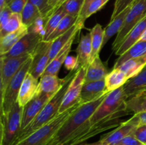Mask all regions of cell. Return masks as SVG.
Instances as JSON below:
<instances>
[{
  "label": "cell",
  "instance_id": "cell-7",
  "mask_svg": "<svg viewBox=\"0 0 146 145\" xmlns=\"http://www.w3.org/2000/svg\"><path fill=\"white\" fill-rule=\"evenodd\" d=\"M31 61H32V55L23 64L18 72L13 77L7 86L4 94L1 97V114L2 115L8 113L13 105L17 102V98H18L20 88L26 75L29 71Z\"/></svg>",
  "mask_w": 146,
  "mask_h": 145
},
{
  "label": "cell",
  "instance_id": "cell-29",
  "mask_svg": "<svg viewBox=\"0 0 146 145\" xmlns=\"http://www.w3.org/2000/svg\"><path fill=\"white\" fill-rule=\"evenodd\" d=\"M128 80V78L123 71L119 68H113L105 78L106 89L109 92L115 90L121 87L124 86Z\"/></svg>",
  "mask_w": 146,
  "mask_h": 145
},
{
  "label": "cell",
  "instance_id": "cell-52",
  "mask_svg": "<svg viewBox=\"0 0 146 145\" xmlns=\"http://www.w3.org/2000/svg\"><path fill=\"white\" fill-rule=\"evenodd\" d=\"M136 1H137V0H136Z\"/></svg>",
  "mask_w": 146,
  "mask_h": 145
},
{
  "label": "cell",
  "instance_id": "cell-25",
  "mask_svg": "<svg viewBox=\"0 0 146 145\" xmlns=\"http://www.w3.org/2000/svg\"><path fill=\"white\" fill-rule=\"evenodd\" d=\"M28 32L29 28L24 25L17 31L7 34L4 37L0 38V54L4 55L8 53L14 47V45Z\"/></svg>",
  "mask_w": 146,
  "mask_h": 145
},
{
  "label": "cell",
  "instance_id": "cell-14",
  "mask_svg": "<svg viewBox=\"0 0 146 145\" xmlns=\"http://www.w3.org/2000/svg\"><path fill=\"white\" fill-rule=\"evenodd\" d=\"M52 98L53 97L44 94H36L34 98L24 107L21 131L27 128L33 122Z\"/></svg>",
  "mask_w": 146,
  "mask_h": 145
},
{
  "label": "cell",
  "instance_id": "cell-24",
  "mask_svg": "<svg viewBox=\"0 0 146 145\" xmlns=\"http://www.w3.org/2000/svg\"><path fill=\"white\" fill-rule=\"evenodd\" d=\"M146 55V41L140 40L117 59L113 68H118L127 61Z\"/></svg>",
  "mask_w": 146,
  "mask_h": 145
},
{
  "label": "cell",
  "instance_id": "cell-3",
  "mask_svg": "<svg viewBox=\"0 0 146 145\" xmlns=\"http://www.w3.org/2000/svg\"><path fill=\"white\" fill-rule=\"evenodd\" d=\"M129 113L131 112L128 109H123L106 117L95 123L91 124L88 120L71 136L64 145H79L98 134L118 127L123 122L121 118Z\"/></svg>",
  "mask_w": 146,
  "mask_h": 145
},
{
  "label": "cell",
  "instance_id": "cell-11",
  "mask_svg": "<svg viewBox=\"0 0 146 145\" xmlns=\"http://www.w3.org/2000/svg\"><path fill=\"white\" fill-rule=\"evenodd\" d=\"M41 41L42 34L41 33L29 28V32L24 35L8 53L1 55L7 58H12L31 55Z\"/></svg>",
  "mask_w": 146,
  "mask_h": 145
},
{
  "label": "cell",
  "instance_id": "cell-45",
  "mask_svg": "<svg viewBox=\"0 0 146 145\" xmlns=\"http://www.w3.org/2000/svg\"><path fill=\"white\" fill-rule=\"evenodd\" d=\"M134 115H136V116L138 117L140 125H144V124L146 125V111L138 114H134Z\"/></svg>",
  "mask_w": 146,
  "mask_h": 145
},
{
  "label": "cell",
  "instance_id": "cell-44",
  "mask_svg": "<svg viewBox=\"0 0 146 145\" xmlns=\"http://www.w3.org/2000/svg\"><path fill=\"white\" fill-rule=\"evenodd\" d=\"M66 0H48V6L53 12L59 8Z\"/></svg>",
  "mask_w": 146,
  "mask_h": 145
},
{
  "label": "cell",
  "instance_id": "cell-42",
  "mask_svg": "<svg viewBox=\"0 0 146 145\" xmlns=\"http://www.w3.org/2000/svg\"><path fill=\"white\" fill-rule=\"evenodd\" d=\"M12 11L10 10L8 6H6L5 7L0 10V28H2L6 24L7 21L9 18L10 16L12 14Z\"/></svg>",
  "mask_w": 146,
  "mask_h": 145
},
{
  "label": "cell",
  "instance_id": "cell-28",
  "mask_svg": "<svg viewBox=\"0 0 146 145\" xmlns=\"http://www.w3.org/2000/svg\"><path fill=\"white\" fill-rule=\"evenodd\" d=\"M66 14L65 11L63 9L62 7H60L59 8L57 9L52 14L49 16V18L47 20L45 26L43 29V37H42V41H46L48 39V37L51 35L53 32L55 31L56 27L59 24L60 21L62 20Z\"/></svg>",
  "mask_w": 146,
  "mask_h": 145
},
{
  "label": "cell",
  "instance_id": "cell-4",
  "mask_svg": "<svg viewBox=\"0 0 146 145\" xmlns=\"http://www.w3.org/2000/svg\"><path fill=\"white\" fill-rule=\"evenodd\" d=\"M81 104L69 108L63 113L58 114L49 122L40 127L21 142L14 145H44L57 132L64 122L80 106Z\"/></svg>",
  "mask_w": 146,
  "mask_h": 145
},
{
  "label": "cell",
  "instance_id": "cell-12",
  "mask_svg": "<svg viewBox=\"0 0 146 145\" xmlns=\"http://www.w3.org/2000/svg\"><path fill=\"white\" fill-rule=\"evenodd\" d=\"M51 46V42L41 41L32 53V61L29 72L36 79L41 78L49 63Z\"/></svg>",
  "mask_w": 146,
  "mask_h": 145
},
{
  "label": "cell",
  "instance_id": "cell-10",
  "mask_svg": "<svg viewBox=\"0 0 146 145\" xmlns=\"http://www.w3.org/2000/svg\"><path fill=\"white\" fill-rule=\"evenodd\" d=\"M31 55L12 57V58H7L1 55V59H0L1 97L4 94V92L13 77L15 75L23 64L30 58Z\"/></svg>",
  "mask_w": 146,
  "mask_h": 145
},
{
  "label": "cell",
  "instance_id": "cell-2",
  "mask_svg": "<svg viewBox=\"0 0 146 145\" xmlns=\"http://www.w3.org/2000/svg\"><path fill=\"white\" fill-rule=\"evenodd\" d=\"M77 71H78V69L70 71L69 73L66 75V80L64 86L48 101V103L41 109V112L37 115L36 117L33 120V122L27 128H25L19 132L15 142L13 145L16 144L18 142H21V140L25 139L26 137L29 136L31 134H32L36 130H37L40 127L49 122L51 119H54L55 117H56L58 115V111H59L60 107L62 103L67 89H68L71 80L75 76Z\"/></svg>",
  "mask_w": 146,
  "mask_h": 145
},
{
  "label": "cell",
  "instance_id": "cell-26",
  "mask_svg": "<svg viewBox=\"0 0 146 145\" xmlns=\"http://www.w3.org/2000/svg\"><path fill=\"white\" fill-rule=\"evenodd\" d=\"M146 65V55L127 61L119 67L128 80L134 78L143 71Z\"/></svg>",
  "mask_w": 146,
  "mask_h": 145
},
{
  "label": "cell",
  "instance_id": "cell-48",
  "mask_svg": "<svg viewBox=\"0 0 146 145\" xmlns=\"http://www.w3.org/2000/svg\"><path fill=\"white\" fill-rule=\"evenodd\" d=\"M79 145H100L99 142H94V143H82Z\"/></svg>",
  "mask_w": 146,
  "mask_h": 145
},
{
  "label": "cell",
  "instance_id": "cell-8",
  "mask_svg": "<svg viewBox=\"0 0 146 145\" xmlns=\"http://www.w3.org/2000/svg\"><path fill=\"white\" fill-rule=\"evenodd\" d=\"M146 16V0H137L134 2L125 18V22L113 44V50L118 49L124 38L130 31Z\"/></svg>",
  "mask_w": 146,
  "mask_h": 145
},
{
  "label": "cell",
  "instance_id": "cell-17",
  "mask_svg": "<svg viewBox=\"0 0 146 145\" xmlns=\"http://www.w3.org/2000/svg\"><path fill=\"white\" fill-rule=\"evenodd\" d=\"M38 80L28 72L23 81L20 88L17 98V102L21 107H24L29 101L34 98L38 88Z\"/></svg>",
  "mask_w": 146,
  "mask_h": 145
},
{
  "label": "cell",
  "instance_id": "cell-1",
  "mask_svg": "<svg viewBox=\"0 0 146 145\" xmlns=\"http://www.w3.org/2000/svg\"><path fill=\"white\" fill-rule=\"evenodd\" d=\"M108 93L102 95L98 99L80 105V106L73 112L67 119L64 125L57 131L51 139L44 145H64L73 134L89 120L97 108L99 107Z\"/></svg>",
  "mask_w": 146,
  "mask_h": 145
},
{
  "label": "cell",
  "instance_id": "cell-40",
  "mask_svg": "<svg viewBox=\"0 0 146 145\" xmlns=\"http://www.w3.org/2000/svg\"><path fill=\"white\" fill-rule=\"evenodd\" d=\"M29 0H11L7 6L13 13L21 14Z\"/></svg>",
  "mask_w": 146,
  "mask_h": 145
},
{
  "label": "cell",
  "instance_id": "cell-31",
  "mask_svg": "<svg viewBox=\"0 0 146 145\" xmlns=\"http://www.w3.org/2000/svg\"><path fill=\"white\" fill-rule=\"evenodd\" d=\"M126 108L130 112L138 114L146 111V90L140 91L126 101Z\"/></svg>",
  "mask_w": 146,
  "mask_h": 145
},
{
  "label": "cell",
  "instance_id": "cell-6",
  "mask_svg": "<svg viewBox=\"0 0 146 145\" xmlns=\"http://www.w3.org/2000/svg\"><path fill=\"white\" fill-rule=\"evenodd\" d=\"M127 100L128 98L125 93L123 86L108 92L105 99L88 120L89 123H95L106 117L116 113L119 111L127 109Z\"/></svg>",
  "mask_w": 146,
  "mask_h": 145
},
{
  "label": "cell",
  "instance_id": "cell-43",
  "mask_svg": "<svg viewBox=\"0 0 146 145\" xmlns=\"http://www.w3.org/2000/svg\"><path fill=\"white\" fill-rule=\"evenodd\" d=\"M64 65L68 71H72L77 70L78 68V63H77L76 57L68 56L64 62Z\"/></svg>",
  "mask_w": 146,
  "mask_h": 145
},
{
  "label": "cell",
  "instance_id": "cell-13",
  "mask_svg": "<svg viewBox=\"0 0 146 145\" xmlns=\"http://www.w3.org/2000/svg\"><path fill=\"white\" fill-rule=\"evenodd\" d=\"M140 125L139 119L136 115H134L131 119L123 121L116 129L106 134L101 137L98 142L100 145H111L117 143L124 137L131 134L134 129Z\"/></svg>",
  "mask_w": 146,
  "mask_h": 145
},
{
  "label": "cell",
  "instance_id": "cell-20",
  "mask_svg": "<svg viewBox=\"0 0 146 145\" xmlns=\"http://www.w3.org/2000/svg\"><path fill=\"white\" fill-rule=\"evenodd\" d=\"M146 30V16L137 24V25L130 31L127 36L124 38L118 49L115 51V54L121 55L133 45L140 41L141 36Z\"/></svg>",
  "mask_w": 146,
  "mask_h": 145
},
{
  "label": "cell",
  "instance_id": "cell-16",
  "mask_svg": "<svg viewBox=\"0 0 146 145\" xmlns=\"http://www.w3.org/2000/svg\"><path fill=\"white\" fill-rule=\"evenodd\" d=\"M66 76L59 78L56 75H43L38 82L36 94H44L54 97L64 86Z\"/></svg>",
  "mask_w": 146,
  "mask_h": 145
},
{
  "label": "cell",
  "instance_id": "cell-51",
  "mask_svg": "<svg viewBox=\"0 0 146 145\" xmlns=\"http://www.w3.org/2000/svg\"><path fill=\"white\" fill-rule=\"evenodd\" d=\"M146 90V87H145V88H143L142 90Z\"/></svg>",
  "mask_w": 146,
  "mask_h": 145
},
{
  "label": "cell",
  "instance_id": "cell-30",
  "mask_svg": "<svg viewBox=\"0 0 146 145\" xmlns=\"http://www.w3.org/2000/svg\"><path fill=\"white\" fill-rule=\"evenodd\" d=\"M91 37V61L99 55V53L103 48V41L104 37V29L101 24H97L90 31Z\"/></svg>",
  "mask_w": 146,
  "mask_h": 145
},
{
  "label": "cell",
  "instance_id": "cell-37",
  "mask_svg": "<svg viewBox=\"0 0 146 145\" xmlns=\"http://www.w3.org/2000/svg\"><path fill=\"white\" fill-rule=\"evenodd\" d=\"M29 1L38 9L42 17L46 20H48L54 13L48 6V0H29Z\"/></svg>",
  "mask_w": 146,
  "mask_h": 145
},
{
  "label": "cell",
  "instance_id": "cell-46",
  "mask_svg": "<svg viewBox=\"0 0 146 145\" xmlns=\"http://www.w3.org/2000/svg\"><path fill=\"white\" fill-rule=\"evenodd\" d=\"M94 0H84V6H83V8H82V10H81V14H80L79 16L78 17H81L83 15H84V14H85L87 8H88V7L89 6V4H91L92 1H94Z\"/></svg>",
  "mask_w": 146,
  "mask_h": 145
},
{
  "label": "cell",
  "instance_id": "cell-22",
  "mask_svg": "<svg viewBox=\"0 0 146 145\" xmlns=\"http://www.w3.org/2000/svg\"><path fill=\"white\" fill-rule=\"evenodd\" d=\"M108 73L109 72L106 66L104 65L98 55L90 63L87 68L85 82L105 80Z\"/></svg>",
  "mask_w": 146,
  "mask_h": 145
},
{
  "label": "cell",
  "instance_id": "cell-15",
  "mask_svg": "<svg viewBox=\"0 0 146 145\" xmlns=\"http://www.w3.org/2000/svg\"><path fill=\"white\" fill-rule=\"evenodd\" d=\"M108 92L109 91L106 89L105 80L85 82L81 90L80 104L83 105L92 102Z\"/></svg>",
  "mask_w": 146,
  "mask_h": 145
},
{
  "label": "cell",
  "instance_id": "cell-27",
  "mask_svg": "<svg viewBox=\"0 0 146 145\" xmlns=\"http://www.w3.org/2000/svg\"><path fill=\"white\" fill-rule=\"evenodd\" d=\"M145 87H146V65L138 75L127 81L124 85L123 89L128 99L142 90Z\"/></svg>",
  "mask_w": 146,
  "mask_h": 145
},
{
  "label": "cell",
  "instance_id": "cell-34",
  "mask_svg": "<svg viewBox=\"0 0 146 145\" xmlns=\"http://www.w3.org/2000/svg\"><path fill=\"white\" fill-rule=\"evenodd\" d=\"M22 26H24V24L22 22L21 14L19 13H12L7 24L0 28V38H3L7 34L17 31Z\"/></svg>",
  "mask_w": 146,
  "mask_h": 145
},
{
  "label": "cell",
  "instance_id": "cell-21",
  "mask_svg": "<svg viewBox=\"0 0 146 145\" xmlns=\"http://www.w3.org/2000/svg\"><path fill=\"white\" fill-rule=\"evenodd\" d=\"M76 36L73 37L68 42V44L58 52V53L48 63V66L46 68L43 75H58L61 67L64 64L66 59L68 56V53L71 49V46L74 43ZM41 75V76H42Z\"/></svg>",
  "mask_w": 146,
  "mask_h": 145
},
{
  "label": "cell",
  "instance_id": "cell-38",
  "mask_svg": "<svg viewBox=\"0 0 146 145\" xmlns=\"http://www.w3.org/2000/svg\"><path fill=\"white\" fill-rule=\"evenodd\" d=\"M135 1L136 0H115L113 11L111 20L117 16L118 14H121L128 7L132 6Z\"/></svg>",
  "mask_w": 146,
  "mask_h": 145
},
{
  "label": "cell",
  "instance_id": "cell-35",
  "mask_svg": "<svg viewBox=\"0 0 146 145\" xmlns=\"http://www.w3.org/2000/svg\"><path fill=\"white\" fill-rule=\"evenodd\" d=\"M84 4V0H66L61 7L66 14L78 17Z\"/></svg>",
  "mask_w": 146,
  "mask_h": 145
},
{
  "label": "cell",
  "instance_id": "cell-36",
  "mask_svg": "<svg viewBox=\"0 0 146 145\" xmlns=\"http://www.w3.org/2000/svg\"><path fill=\"white\" fill-rule=\"evenodd\" d=\"M109 0H94V1H92L89 4L86 11L85 14L81 17H78V18L81 21H82L83 22H85V21L88 17H90L91 15L96 13L99 10H101L106 4V3Z\"/></svg>",
  "mask_w": 146,
  "mask_h": 145
},
{
  "label": "cell",
  "instance_id": "cell-47",
  "mask_svg": "<svg viewBox=\"0 0 146 145\" xmlns=\"http://www.w3.org/2000/svg\"><path fill=\"white\" fill-rule=\"evenodd\" d=\"M6 0H0V10L6 7Z\"/></svg>",
  "mask_w": 146,
  "mask_h": 145
},
{
  "label": "cell",
  "instance_id": "cell-39",
  "mask_svg": "<svg viewBox=\"0 0 146 145\" xmlns=\"http://www.w3.org/2000/svg\"><path fill=\"white\" fill-rule=\"evenodd\" d=\"M131 134L138 141L146 145V125H139L133 130Z\"/></svg>",
  "mask_w": 146,
  "mask_h": 145
},
{
  "label": "cell",
  "instance_id": "cell-41",
  "mask_svg": "<svg viewBox=\"0 0 146 145\" xmlns=\"http://www.w3.org/2000/svg\"><path fill=\"white\" fill-rule=\"evenodd\" d=\"M111 145H145L138 141L133 135L131 134L128 135L127 136L124 137L123 139H121V141L118 142L117 143L113 144Z\"/></svg>",
  "mask_w": 146,
  "mask_h": 145
},
{
  "label": "cell",
  "instance_id": "cell-18",
  "mask_svg": "<svg viewBox=\"0 0 146 145\" xmlns=\"http://www.w3.org/2000/svg\"><path fill=\"white\" fill-rule=\"evenodd\" d=\"M84 22L79 19L78 18L76 23L70 28L68 31L64 33V34L58 36L56 39L53 41L51 42V50H50L49 53V58L50 61L60 51L68 44V41L73 38V37L76 36V34L79 32L81 30V28L84 27Z\"/></svg>",
  "mask_w": 146,
  "mask_h": 145
},
{
  "label": "cell",
  "instance_id": "cell-23",
  "mask_svg": "<svg viewBox=\"0 0 146 145\" xmlns=\"http://www.w3.org/2000/svg\"><path fill=\"white\" fill-rule=\"evenodd\" d=\"M132 6H130L128 8L125 9L123 11L118 14L117 16L111 20V22L109 23L108 26L106 27L104 29V41H103V47L107 44L108 41L115 34H118L119 31L122 28L125 22V18L129 12Z\"/></svg>",
  "mask_w": 146,
  "mask_h": 145
},
{
  "label": "cell",
  "instance_id": "cell-50",
  "mask_svg": "<svg viewBox=\"0 0 146 145\" xmlns=\"http://www.w3.org/2000/svg\"><path fill=\"white\" fill-rule=\"evenodd\" d=\"M11 1V0H6V5H7V4H8Z\"/></svg>",
  "mask_w": 146,
  "mask_h": 145
},
{
  "label": "cell",
  "instance_id": "cell-33",
  "mask_svg": "<svg viewBox=\"0 0 146 145\" xmlns=\"http://www.w3.org/2000/svg\"><path fill=\"white\" fill-rule=\"evenodd\" d=\"M78 18V17H75L73 16L66 14V15L62 18V20L60 21L59 24H58V26L56 27L55 31H54V32L51 34V35L48 37V39L46 40V41L52 42L53 41L56 39L58 36H60L61 35L64 34V33L66 32L67 31H68V30L76 23Z\"/></svg>",
  "mask_w": 146,
  "mask_h": 145
},
{
  "label": "cell",
  "instance_id": "cell-49",
  "mask_svg": "<svg viewBox=\"0 0 146 145\" xmlns=\"http://www.w3.org/2000/svg\"><path fill=\"white\" fill-rule=\"evenodd\" d=\"M140 40H143V41H146V30L145 31V32L143 33V34L142 35V36H141V39Z\"/></svg>",
  "mask_w": 146,
  "mask_h": 145
},
{
  "label": "cell",
  "instance_id": "cell-32",
  "mask_svg": "<svg viewBox=\"0 0 146 145\" xmlns=\"http://www.w3.org/2000/svg\"><path fill=\"white\" fill-rule=\"evenodd\" d=\"M21 14L23 24L29 28L32 26L36 22L37 20L42 17L38 9L29 1L26 4Z\"/></svg>",
  "mask_w": 146,
  "mask_h": 145
},
{
  "label": "cell",
  "instance_id": "cell-9",
  "mask_svg": "<svg viewBox=\"0 0 146 145\" xmlns=\"http://www.w3.org/2000/svg\"><path fill=\"white\" fill-rule=\"evenodd\" d=\"M86 69L87 68L86 67H81L78 69L75 76L71 80L67 89L62 103L60 107L58 114L63 113L69 108L80 104L81 90L85 83Z\"/></svg>",
  "mask_w": 146,
  "mask_h": 145
},
{
  "label": "cell",
  "instance_id": "cell-5",
  "mask_svg": "<svg viewBox=\"0 0 146 145\" xmlns=\"http://www.w3.org/2000/svg\"><path fill=\"white\" fill-rule=\"evenodd\" d=\"M24 107L16 102L9 112L1 114L0 145H13L21 131Z\"/></svg>",
  "mask_w": 146,
  "mask_h": 145
},
{
  "label": "cell",
  "instance_id": "cell-19",
  "mask_svg": "<svg viewBox=\"0 0 146 145\" xmlns=\"http://www.w3.org/2000/svg\"><path fill=\"white\" fill-rule=\"evenodd\" d=\"M91 33L81 35L76 48V58L78 63V68L81 67L88 68L91 62Z\"/></svg>",
  "mask_w": 146,
  "mask_h": 145
}]
</instances>
